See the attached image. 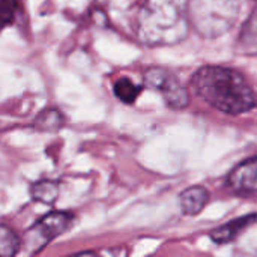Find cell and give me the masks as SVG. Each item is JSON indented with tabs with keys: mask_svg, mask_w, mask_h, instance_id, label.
I'll list each match as a JSON object with an SVG mask.
<instances>
[{
	"mask_svg": "<svg viewBox=\"0 0 257 257\" xmlns=\"http://www.w3.org/2000/svg\"><path fill=\"white\" fill-rule=\"evenodd\" d=\"M142 90H143V86L136 84L128 77H120L113 84V93H114V96L120 102L128 104V105H131V104H134L137 101V98L140 96Z\"/></svg>",
	"mask_w": 257,
	"mask_h": 257,
	"instance_id": "11",
	"label": "cell"
},
{
	"mask_svg": "<svg viewBox=\"0 0 257 257\" xmlns=\"http://www.w3.org/2000/svg\"><path fill=\"white\" fill-rule=\"evenodd\" d=\"M188 26L187 0H145L137 15V36L149 47L181 42Z\"/></svg>",
	"mask_w": 257,
	"mask_h": 257,
	"instance_id": "2",
	"label": "cell"
},
{
	"mask_svg": "<svg viewBox=\"0 0 257 257\" xmlns=\"http://www.w3.org/2000/svg\"><path fill=\"white\" fill-rule=\"evenodd\" d=\"M227 185L238 194L257 196V157L235 166L227 176Z\"/></svg>",
	"mask_w": 257,
	"mask_h": 257,
	"instance_id": "6",
	"label": "cell"
},
{
	"mask_svg": "<svg viewBox=\"0 0 257 257\" xmlns=\"http://www.w3.org/2000/svg\"><path fill=\"white\" fill-rule=\"evenodd\" d=\"M145 84L157 90L166 105L172 110H185L190 105L188 89L169 69L161 66H149L143 74Z\"/></svg>",
	"mask_w": 257,
	"mask_h": 257,
	"instance_id": "5",
	"label": "cell"
},
{
	"mask_svg": "<svg viewBox=\"0 0 257 257\" xmlns=\"http://www.w3.org/2000/svg\"><path fill=\"white\" fill-rule=\"evenodd\" d=\"M209 200H211V194L202 185H193L184 190L179 196V205H181L182 214L188 217L199 215L208 206Z\"/></svg>",
	"mask_w": 257,
	"mask_h": 257,
	"instance_id": "8",
	"label": "cell"
},
{
	"mask_svg": "<svg viewBox=\"0 0 257 257\" xmlns=\"http://www.w3.org/2000/svg\"><path fill=\"white\" fill-rule=\"evenodd\" d=\"M66 116L56 107H48L39 111L33 120V128L39 133H59L66 125Z\"/></svg>",
	"mask_w": 257,
	"mask_h": 257,
	"instance_id": "9",
	"label": "cell"
},
{
	"mask_svg": "<svg viewBox=\"0 0 257 257\" xmlns=\"http://www.w3.org/2000/svg\"><path fill=\"white\" fill-rule=\"evenodd\" d=\"M59 182L51 181V179H39L32 184L30 187V197L42 205H54L57 197H59Z\"/></svg>",
	"mask_w": 257,
	"mask_h": 257,
	"instance_id": "10",
	"label": "cell"
},
{
	"mask_svg": "<svg viewBox=\"0 0 257 257\" xmlns=\"http://www.w3.org/2000/svg\"><path fill=\"white\" fill-rule=\"evenodd\" d=\"M191 87L206 104L226 114L238 116L257 105L254 90L247 78L229 66H202L194 72Z\"/></svg>",
	"mask_w": 257,
	"mask_h": 257,
	"instance_id": "1",
	"label": "cell"
},
{
	"mask_svg": "<svg viewBox=\"0 0 257 257\" xmlns=\"http://www.w3.org/2000/svg\"><path fill=\"white\" fill-rule=\"evenodd\" d=\"M21 251V238L14 229L0 223V257H12Z\"/></svg>",
	"mask_w": 257,
	"mask_h": 257,
	"instance_id": "12",
	"label": "cell"
},
{
	"mask_svg": "<svg viewBox=\"0 0 257 257\" xmlns=\"http://www.w3.org/2000/svg\"><path fill=\"white\" fill-rule=\"evenodd\" d=\"M75 223V215L68 211H51L27 229L21 239V250L26 254H39L50 242L66 233Z\"/></svg>",
	"mask_w": 257,
	"mask_h": 257,
	"instance_id": "4",
	"label": "cell"
},
{
	"mask_svg": "<svg viewBox=\"0 0 257 257\" xmlns=\"http://www.w3.org/2000/svg\"><path fill=\"white\" fill-rule=\"evenodd\" d=\"M257 223V214H248V215H242L239 218L230 220L226 224H221L218 227H215L214 230L209 232V238L218 244V245H224L229 242H233L235 239H238L248 227H251L253 224Z\"/></svg>",
	"mask_w": 257,
	"mask_h": 257,
	"instance_id": "7",
	"label": "cell"
},
{
	"mask_svg": "<svg viewBox=\"0 0 257 257\" xmlns=\"http://www.w3.org/2000/svg\"><path fill=\"white\" fill-rule=\"evenodd\" d=\"M24 0H0V32L11 26L23 9Z\"/></svg>",
	"mask_w": 257,
	"mask_h": 257,
	"instance_id": "13",
	"label": "cell"
},
{
	"mask_svg": "<svg viewBox=\"0 0 257 257\" xmlns=\"http://www.w3.org/2000/svg\"><path fill=\"white\" fill-rule=\"evenodd\" d=\"M188 18L205 36L227 32L238 18L241 0H187Z\"/></svg>",
	"mask_w": 257,
	"mask_h": 257,
	"instance_id": "3",
	"label": "cell"
}]
</instances>
